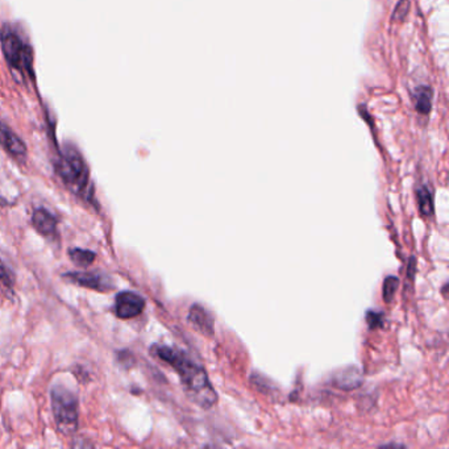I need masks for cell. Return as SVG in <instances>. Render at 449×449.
Here are the masks:
<instances>
[{
  "mask_svg": "<svg viewBox=\"0 0 449 449\" xmlns=\"http://www.w3.org/2000/svg\"><path fill=\"white\" fill-rule=\"evenodd\" d=\"M152 352L159 360L169 363L179 375L181 382L188 395L204 408H208L217 402V395L206 370L201 365L192 361L188 355L177 348L154 346Z\"/></svg>",
  "mask_w": 449,
  "mask_h": 449,
  "instance_id": "obj_1",
  "label": "cell"
},
{
  "mask_svg": "<svg viewBox=\"0 0 449 449\" xmlns=\"http://www.w3.org/2000/svg\"><path fill=\"white\" fill-rule=\"evenodd\" d=\"M56 169L61 179L74 194L85 198L87 201L91 199V188H90V177L86 162L78 149L72 145H66L63 152L59 154Z\"/></svg>",
  "mask_w": 449,
  "mask_h": 449,
  "instance_id": "obj_2",
  "label": "cell"
},
{
  "mask_svg": "<svg viewBox=\"0 0 449 449\" xmlns=\"http://www.w3.org/2000/svg\"><path fill=\"white\" fill-rule=\"evenodd\" d=\"M0 43L1 50L10 68L16 72L23 75H32V49L30 46L21 40V37L14 32L12 27L4 26L0 30Z\"/></svg>",
  "mask_w": 449,
  "mask_h": 449,
  "instance_id": "obj_3",
  "label": "cell"
},
{
  "mask_svg": "<svg viewBox=\"0 0 449 449\" xmlns=\"http://www.w3.org/2000/svg\"><path fill=\"white\" fill-rule=\"evenodd\" d=\"M52 410L57 428L65 435H72L78 428V398L65 386L52 388Z\"/></svg>",
  "mask_w": 449,
  "mask_h": 449,
  "instance_id": "obj_4",
  "label": "cell"
},
{
  "mask_svg": "<svg viewBox=\"0 0 449 449\" xmlns=\"http://www.w3.org/2000/svg\"><path fill=\"white\" fill-rule=\"evenodd\" d=\"M145 308V299L133 291H121L116 295L115 314L119 319H133L139 317Z\"/></svg>",
  "mask_w": 449,
  "mask_h": 449,
  "instance_id": "obj_5",
  "label": "cell"
},
{
  "mask_svg": "<svg viewBox=\"0 0 449 449\" xmlns=\"http://www.w3.org/2000/svg\"><path fill=\"white\" fill-rule=\"evenodd\" d=\"M69 282L75 283L81 288L86 289L95 290L101 292H107L114 289L112 281L107 275H101V273H92V272H72L63 275Z\"/></svg>",
  "mask_w": 449,
  "mask_h": 449,
  "instance_id": "obj_6",
  "label": "cell"
},
{
  "mask_svg": "<svg viewBox=\"0 0 449 449\" xmlns=\"http://www.w3.org/2000/svg\"><path fill=\"white\" fill-rule=\"evenodd\" d=\"M32 224H33L34 230L39 232L40 235L45 236V237H49V239L57 237V217H54L50 211H48L46 208L40 207V208H36L33 211Z\"/></svg>",
  "mask_w": 449,
  "mask_h": 449,
  "instance_id": "obj_7",
  "label": "cell"
},
{
  "mask_svg": "<svg viewBox=\"0 0 449 449\" xmlns=\"http://www.w3.org/2000/svg\"><path fill=\"white\" fill-rule=\"evenodd\" d=\"M0 145L14 157L23 159L27 156V145L7 124L0 121Z\"/></svg>",
  "mask_w": 449,
  "mask_h": 449,
  "instance_id": "obj_8",
  "label": "cell"
},
{
  "mask_svg": "<svg viewBox=\"0 0 449 449\" xmlns=\"http://www.w3.org/2000/svg\"><path fill=\"white\" fill-rule=\"evenodd\" d=\"M188 320L192 321L194 326H197L203 332L212 333V319L210 318L208 312L199 304H194L190 310Z\"/></svg>",
  "mask_w": 449,
  "mask_h": 449,
  "instance_id": "obj_9",
  "label": "cell"
},
{
  "mask_svg": "<svg viewBox=\"0 0 449 449\" xmlns=\"http://www.w3.org/2000/svg\"><path fill=\"white\" fill-rule=\"evenodd\" d=\"M69 257L70 260L79 268H87L94 263L97 255L92 250L88 249H82V248H72L69 250Z\"/></svg>",
  "mask_w": 449,
  "mask_h": 449,
  "instance_id": "obj_10",
  "label": "cell"
},
{
  "mask_svg": "<svg viewBox=\"0 0 449 449\" xmlns=\"http://www.w3.org/2000/svg\"><path fill=\"white\" fill-rule=\"evenodd\" d=\"M415 106L421 114H428L431 107V90L427 87H419L415 91Z\"/></svg>",
  "mask_w": 449,
  "mask_h": 449,
  "instance_id": "obj_11",
  "label": "cell"
},
{
  "mask_svg": "<svg viewBox=\"0 0 449 449\" xmlns=\"http://www.w3.org/2000/svg\"><path fill=\"white\" fill-rule=\"evenodd\" d=\"M418 202H419L421 215L431 217L434 212V201L428 188H420L418 190Z\"/></svg>",
  "mask_w": 449,
  "mask_h": 449,
  "instance_id": "obj_12",
  "label": "cell"
},
{
  "mask_svg": "<svg viewBox=\"0 0 449 449\" xmlns=\"http://www.w3.org/2000/svg\"><path fill=\"white\" fill-rule=\"evenodd\" d=\"M0 283L7 289H14V275L11 269L0 259Z\"/></svg>",
  "mask_w": 449,
  "mask_h": 449,
  "instance_id": "obj_13",
  "label": "cell"
},
{
  "mask_svg": "<svg viewBox=\"0 0 449 449\" xmlns=\"http://www.w3.org/2000/svg\"><path fill=\"white\" fill-rule=\"evenodd\" d=\"M398 288V278L397 277H388L383 282V299L386 302H391V299L394 298V294Z\"/></svg>",
  "mask_w": 449,
  "mask_h": 449,
  "instance_id": "obj_14",
  "label": "cell"
},
{
  "mask_svg": "<svg viewBox=\"0 0 449 449\" xmlns=\"http://www.w3.org/2000/svg\"><path fill=\"white\" fill-rule=\"evenodd\" d=\"M366 320H368L370 328H377V327H379V326L382 324L383 315H382V314H378V312L370 311V312H368V315H366Z\"/></svg>",
  "mask_w": 449,
  "mask_h": 449,
  "instance_id": "obj_15",
  "label": "cell"
}]
</instances>
